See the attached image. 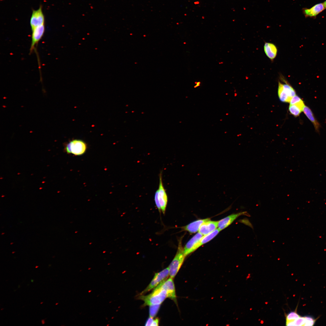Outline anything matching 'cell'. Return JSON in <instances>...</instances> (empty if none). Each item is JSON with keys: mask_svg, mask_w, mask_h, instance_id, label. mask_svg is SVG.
Returning <instances> with one entry per match:
<instances>
[{"mask_svg": "<svg viewBox=\"0 0 326 326\" xmlns=\"http://www.w3.org/2000/svg\"><path fill=\"white\" fill-rule=\"evenodd\" d=\"M162 171L159 174L158 188L155 193L154 199L155 205L159 212L165 214L167 207L168 197L162 181Z\"/></svg>", "mask_w": 326, "mask_h": 326, "instance_id": "1", "label": "cell"}, {"mask_svg": "<svg viewBox=\"0 0 326 326\" xmlns=\"http://www.w3.org/2000/svg\"><path fill=\"white\" fill-rule=\"evenodd\" d=\"M167 297L166 291L156 287L151 293L147 296L142 295L139 298L144 301V305H150L161 304Z\"/></svg>", "mask_w": 326, "mask_h": 326, "instance_id": "2", "label": "cell"}, {"mask_svg": "<svg viewBox=\"0 0 326 326\" xmlns=\"http://www.w3.org/2000/svg\"><path fill=\"white\" fill-rule=\"evenodd\" d=\"M185 257L181 241L178 244L176 254L168 267L170 277L173 278L175 276L182 265Z\"/></svg>", "mask_w": 326, "mask_h": 326, "instance_id": "3", "label": "cell"}, {"mask_svg": "<svg viewBox=\"0 0 326 326\" xmlns=\"http://www.w3.org/2000/svg\"><path fill=\"white\" fill-rule=\"evenodd\" d=\"M87 145L82 140L78 139L72 140L66 144L64 150L68 154H71L76 156L84 154L86 152Z\"/></svg>", "mask_w": 326, "mask_h": 326, "instance_id": "4", "label": "cell"}, {"mask_svg": "<svg viewBox=\"0 0 326 326\" xmlns=\"http://www.w3.org/2000/svg\"><path fill=\"white\" fill-rule=\"evenodd\" d=\"M169 275V273L168 267L159 272L155 273L150 284L141 293V294H144L157 286L162 282L166 280Z\"/></svg>", "mask_w": 326, "mask_h": 326, "instance_id": "5", "label": "cell"}, {"mask_svg": "<svg viewBox=\"0 0 326 326\" xmlns=\"http://www.w3.org/2000/svg\"><path fill=\"white\" fill-rule=\"evenodd\" d=\"M157 287L165 290L167 292V297L177 303L175 288L173 278L170 277L166 279L160 283Z\"/></svg>", "mask_w": 326, "mask_h": 326, "instance_id": "6", "label": "cell"}, {"mask_svg": "<svg viewBox=\"0 0 326 326\" xmlns=\"http://www.w3.org/2000/svg\"><path fill=\"white\" fill-rule=\"evenodd\" d=\"M31 43L30 48V53L34 50L35 46L43 37L45 31L44 24L38 26L32 30Z\"/></svg>", "mask_w": 326, "mask_h": 326, "instance_id": "7", "label": "cell"}, {"mask_svg": "<svg viewBox=\"0 0 326 326\" xmlns=\"http://www.w3.org/2000/svg\"><path fill=\"white\" fill-rule=\"evenodd\" d=\"M45 18L43 12L42 6H40L36 10H33L30 20L31 30L35 27L44 24Z\"/></svg>", "mask_w": 326, "mask_h": 326, "instance_id": "8", "label": "cell"}, {"mask_svg": "<svg viewBox=\"0 0 326 326\" xmlns=\"http://www.w3.org/2000/svg\"><path fill=\"white\" fill-rule=\"evenodd\" d=\"M203 236L199 232L187 242L183 248L184 253L185 257L196 250L195 248Z\"/></svg>", "mask_w": 326, "mask_h": 326, "instance_id": "9", "label": "cell"}, {"mask_svg": "<svg viewBox=\"0 0 326 326\" xmlns=\"http://www.w3.org/2000/svg\"><path fill=\"white\" fill-rule=\"evenodd\" d=\"M246 212L232 214L218 221V229L221 231L231 224L238 217L245 215Z\"/></svg>", "mask_w": 326, "mask_h": 326, "instance_id": "10", "label": "cell"}, {"mask_svg": "<svg viewBox=\"0 0 326 326\" xmlns=\"http://www.w3.org/2000/svg\"><path fill=\"white\" fill-rule=\"evenodd\" d=\"M218 221H211L210 219L206 221L200 226L199 232L203 235L212 232L218 227Z\"/></svg>", "mask_w": 326, "mask_h": 326, "instance_id": "11", "label": "cell"}, {"mask_svg": "<svg viewBox=\"0 0 326 326\" xmlns=\"http://www.w3.org/2000/svg\"><path fill=\"white\" fill-rule=\"evenodd\" d=\"M209 220H210L209 218L197 220L181 228L183 230L187 231L190 233H195L199 231L203 223Z\"/></svg>", "mask_w": 326, "mask_h": 326, "instance_id": "12", "label": "cell"}, {"mask_svg": "<svg viewBox=\"0 0 326 326\" xmlns=\"http://www.w3.org/2000/svg\"><path fill=\"white\" fill-rule=\"evenodd\" d=\"M264 52L267 57L271 61L276 57L277 49L276 45L272 43L266 42L264 46Z\"/></svg>", "mask_w": 326, "mask_h": 326, "instance_id": "13", "label": "cell"}, {"mask_svg": "<svg viewBox=\"0 0 326 326\" xmlns=\"http://www.w3.org/2000/svg\"><path fill=\"white\" fill-rule=\"evenodd\" d=\"M325 8L324 3H320L315 5L310 8L304 9L303 12L306 16L315 17Z\"/></svg>", "mask_w": 326, "mask_h": 326, "instance_id": "14", "label": "cell"}, {"mask_svg": "<svg viewBox=\"0 0 326 326\" xmlns=\"http://www.w3.org/2000/svg\"><path fill=\"white\" fill-rule=\"evenodd\" d=\"M302 111L313 124L316 132H318L321 127L320 125L316 119L311 109L308 106L305 105Z\"/></svg>", "mask_w": 326, "mask_h": 326, "instance_id": "15", "label": "cell"}, {"mask_svg": "<svg viewBox=\"0 0 326 326\" xmlns=\"http://www.w3.org/2000/svg\"><path fill=\"white\" fill-rule=\"evenodd\" d=\"M220 231L218 228L212 232L203 236L195 248V250L203 245L206 243L214 238Z\"/></svg>", "mask_w": 326, "mask_h": 326, "instance_id": "16", "label": "cell"}, {"mask_svg": "<svg viewBox=\"0 0 326 326\" xmlns=\"http://www.w3.org/2000/svg\"><path fill=\"white\" fill-rule=\"evenodd\" d=\"M278 95L280 101L284 102H289L291 99L289 98L283 89L281 83L278 82Z\"/></svg>", "mask_w": 326, "mask_h": 326, "instance_id": "17", "label": "cell"}, {"mask_svg": "<svg viewBox=\"0 0 326 326\" xmlns=\"http://www.w3.org/2000/svg\"><path fill=\"white\" fill-rule=\"evenodd\" d=\"M303 108L299 105L293 104L290 105L289 108V111L291 114L295 117L299 116L302 111Z\"/></svg>", "mask_w": 326, "mask_h": 326, "instance_id": "18", "label": "cell"}, {"mask_svg": "<svg viewBox=\"0 0 326 326\" xmlns=\"http://www.w3.org/2000/svg\"><path fill=\"white\" fill-rule=\"evenodd\" d=\"M306 320L305 317H300L297 319L292 321L286 322V325L287 326H304Z\"/></svg>", "mask_w": 326, "mask_h": 326, "instance_id": "19", "label": "cell"}, {"mask_svg": "<svg viewBox=\"0 0 326 326\" xmlns=\"http://www.w3.org/2000/svg\"><path fill=\"white\" fill-rule=\"evenodd\" d=\"M289 103L290 105H297L302 108H303L305 106L303 101L299 97L296 95L291 98Z\"/></svg>", "mask_w": 326, "mask_h": 326, "instance_id": "20", "label": "cell"}, {"mask_svg": "<svg viewBox=\"0 0 326 326\" xmlns=\"http://www.w3.org/2000/svg\"><path fill=\"white\" fill-rule=\"evenodd\" d=\"M160 305H149L150 317L153 318L156 315L159 309Z\"/></svg>", "mask_w": 326, "mask_h": 326, "instance_id": "21", "label": "cell"}, {"mask_svg": "<svg viewBox=\"0 0 326 326\" xmlns=\"http://www.w3.org/2000/svg\"><path fill=\"white\" fill-rule=\"evenodd\" d=\"M300 317L297 313L296 312H291L288 314L286 316V322L294 320Z\"/></svg>", "mask_w": 326, "mask_h": 326, "instance_id": "22", "label": "cell"}, {"mask_svg": "<svg viewBox=\"0 0 326 326\" xmlns=\"http://www.w3.org/2000/svg\"><path fill=\"white\" fill-rule=\"evenodd\" d=\"M306 321L304 326H309L314 325L315 321L312 317L309 316L305 317Z\"/></svg>", "mask_w": 326, "mask_h": 326, "instance_id": "23", "label": "cell"}, {"mask_svg": "<svg viewBox=\"0 0 326 326\" xmlns=\"http://www.w3.org/2000/svg\"><path fill=\"white\" fill-rule=\"evenodd\" d=\"M154 319L153 318L150 317L147 320L145 325V326H152Z\"/></svg>", "mask_w": 326, "mask_h": 326, "instance_id": "24", "label": "cell"}, {"mask_svg": "<svg viewBox=\"0 0 326 326\" xmlns=\"http://www.w3.org/2000/svg\"><path fill=\"white\" fill-rule=\"evenodd\" d=\"M159 320L158 318H156L155 319H154L152 325L154 326H158L159 325Z\"/></svg>", "mask_w": 326, "mask_h": 326, "instance_id": "25", "label": "cell"}, {"mask_svg": "<svg viewBox=\"0 0 326 326\" xmlns=\"http://www.w3.org/2000/svg\"><path fill=\"white\" fill-rule=\"evenodd\" d=\"M45 320H44V319H42V320H41V323H42V324H44L45 323Z\"/></svg>", "mask_w": 326, "mask_h": 326, "instance_id": "26", "label": "cell"}, {"mask_svg": "<svg viewBox=\"0 0 326 326\" xmlns=\"http://www.w3.org/2000/svg\"><path fill=\"white\" fill-rule=\"evenodd\" d=\"M323 3L325 8H326V0Z\"/></svg>", "mask_w": 326, "mask_h": 326, "instance_id": "27", "label": "cell"}, {"mask_svg": "<svg viewBox=\"0 0 326 326\" xmlns=\"http://www.w3.org/2000/svg\"><path fill=\"white\" fill-rule=\"evenodd\" d=\"M38 267V266H36V267H35V268H37Z\"/></svg>", "mask_w": 326, "mask_h": 326, "instance_id": "28", "label": "cell"}, {"mask_svg": "<svg viewBox=\"0 0 326 326\" xmlns=\"http://www.w3.org/2000/svg\"><path fill=\"white\" fill-rule=\"evenodd\" d=\"M58 303H56L55 305H58Z\"/></svg>", "mask_w": 326, "mask_h": 326, "instance_id": "29", "label": "cell"}, {"mask_svg": "<svg viewBox=\"0 0 326 326\" xmlns=\"http://www.w3.org/2000/svg\"><path fill=\"white\" fill-rule=\"evenodd\" d=\"M33 281H34V280H31V281L32 282H33Z\"/></svg>", "mask_w": 326, "mask_h": 326, "instance_id": "30", "label": "cell"}, {"mask_svg": "<svg viewBox=\"0 0 326 326\" xmlns=\"http://www.w3.org/2000/svg\"><path fill=\"white\" fill-rule=\"evenodd\" d=\"M43 303V302H40V304H42V303Z\"/></svg>", "mask_w": 326, "mask_h": 326, "instance_id": "31", "label": "cell"}]
</instances>
